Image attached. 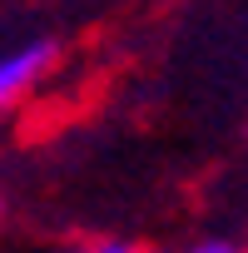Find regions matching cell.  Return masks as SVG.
Segmentation results:
<instances>
[{
    "label": "cell",
    "instance_id": "6da1fadb",
    "mask_svg": "<svg viewBox=\"0 0 248 253\" xmlns=\"http://www.w3.org/2000/svg\"><path fill=\"white\" fill-rule=\"evenodd\" d=\"M60 70V40L55 35H25L0 45V119L30 104V94L45 89V80Z\"/></svg>",
    "mask_w": 248,
    "mask_h": 253
},
{
    "label": "cell",
    "instance_id": "277c9868",
    "mask_svg": "<svg viewBox=\"0 0 248 253\" xmlns=\"http://www.w3.org/2000/svg\"><path fill=\"white\" fill-rule=\"evenodd\" d=\"M0 218H5V199H0Z\"/></svg>",
    "mask_w": 248,
    "mask_h": 253
},
{
    "label": "cell",
    "instance_id": "7a4b0ae2",
    "mask_svg": "<svg viewBox=\"0 0 248 253\" xmlns=\"http://www.w3.org/2000/svg\"><path fill=\"white\" fill-rule=\"evenodd\" d=\"M164 253H248V238L208 228V233H194V238H184V243H174V248H164Z\"/></svg>",
    "mask_w": 248,
    "mask_h": 253
},
{
    "label": "cell",
    "instance_id": "3957f363",
    "mask_svg": "<svg viewBox=\"0 0 248 253\" xmlns=\"http://www.w3.org/2000/svg\"><path fill=\"white\" fill-rule=\"evenodd\" d=\"M55 253H149V248L134 238H80V243H65Z\"/></svg>",
    "mask_w": 248,
    "mask_h": 253
}]
</instances>
